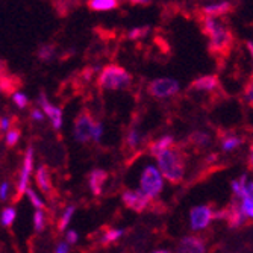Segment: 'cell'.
<instances>
[{
	"label": "cell",
	"instance_id": "obj_10",
	"mask_svg": "<svg viewBox=\"0 0 253 253\" xmlns=\"http://www.w3.org/2000/svg\"><path fill=\"white\" fill-rule=\"evenodd\" d=\"M177 253H205V243L197 237H185L177 246Z\"/></svg>",
	"mask_w": 253,
	"mask_h": 253
},
{
	"label": "cell",
	"instance_id": "obj_18",
	"mask_svg": "<svg viewBox=\"0 0 253 253\" xmlns=\"http://www.w3.org/2000/svg\"><path fill=\"white\" fill-rule=\"evenodd\" d=\"M240 210H241V212H243L244 217H249L250 218L253 215V200H252L250 196L243 197V205L240 206Z\"/></svg>",
	"mask_w": 253,
	"mask_h": 253
},
{
	"label": "cell",
	"instance_id": "obj_2",
	"mask_svg": "<svg viewBox=\"0 0 253 253\" xmlns=\"http://www.w3.org/2000/svg\"><path fill=\"white\" fill-rule=\"evenodd\" d=\"M158 164L161 167L164 177L169 179L171 183H179L183 177V171H185V164H183V158L177 150L167 149L156 155Z\"/></svg>",
	"mask_w": 253,
	"mask_h": 253
},
{
	"label": "cell",
	"instance_id": "obj_14",
	"mask_svg": "<svg viewBox=\"0 0 253 253\" xmlns=\"http://www.w3.org/2000/svg\"><path fill=\"white\" fill-rule=\"evenodd\" d=\"M218 85V78L217 76H202L199 79H196L191 86L196 89H205V91H211L214 88H217Z\"/></svg>",
	"mask_w": 253,
	"mask_h": 253
},
{
	"label": "cell",
	"instance_id": "obj_24",
	"mask_svg": "<svg viewBox=\"0 0 253 253\" xmlns=\"http://www.w3.org/2000/svg\"><path fill=\"white\" fill-rule=\"evenodd\" d=\"M241 143H243L241 138L231 136V138H227V140H224V143H223V147H224V150H232V149L238 147Z\"/></svg>",
	"mask_w": 253,
	"mask_h": 253
},
{
	"label": "cell",
	"instance_id": "obj_3",
	"mask_svg": "<svg viewBox=\"0 0 253 253\" xmlns=\"http://www.w3.org/2000/svg\"><path fill=\"white\" fill-rule=\"evenodd\" d=\"M130 75L119 65H108L99 78V86L105 89H123L130 85Z\"/></svg>",
	"mask_w": 253,
	"mask_h": 253
},
{
	"label": "cell",
	"instance_id": "obj_31",
	"mask_svg": "<svg viewBox=\"0 0 253 253\" xmlns=\"http://www.w3.org/2000/svg\"><path fill=\"white\" fill-rule=\"evenodd\" d=\"M26 193H28V196H29V199H31V202H32V205H34V206H37V208H42L44 203H42V202H41V199L35 194V191H34V190L28 188V190H26Z\"/></svg>",
	"mask_w": 253,
	"mask_h": 253
},
{
	"label": "cell",
	"instance_id": "obj_20",
	"mask_svg": "<svg viewBox=\"0 0 253 253\" xmlns=\"http://www.w3.org/2000/svg\"><path fill=\"white\" fill-rule=\"evenodd\" d=\"M14 220H15V210L14 208H6L2 212V224L9 227V226H12Z\"/></svg>",
	"mask_w": 253,
	"mask_h": 253
},
{
	"label": "cell",
	"instance_id": "obj_28",
	"mask_svg": "<svg viewBox=\"0 0 253 253\" xmlns=\"http://www.w3.org/2000/svg\"><path fill=\"white\" fill-rule=\"evenodd\" d=\"M34 221H35V229L38 232H41L44 229V214L38 210L34 215Z\"/></svg>",
	"mask_w": 253,
	"mask_h": 253
},
{
	"label": "cell",
	"instance_id": "obj_16",
	"mask_svg": "<svg viewBox=\"0 0 253 253\" xmlns=\"http://www.w3.org/2000/svg\"><path fill=\"white\" fill-rule=\"evenodd\" d=\"M120 3L116 2V0H89L88 2V8H91L93 11H109L117 8Z\"/></svg>",
	"mask_w": 253,
	"mask_h": 253
},
{
	"label": "cell",
	"instance_id": "obj_29",
	"mask_svg": "<svg viewBox=\"0 0 253 253\" xmlns=\"http://www.w3.org/2000/svg\"><path fill=\"white\" fill-rule=\"evenodd\" d=\"M52 123H53L55 129H59L61 125H62V111L59 108H55V112H53V116H52Z\"/></svg>",
	"mask_w": 253,
	"mask_h": 253
},
{
	"label": "cell",
	"instance_id": "obj_1",
	"mask_svg": "<svg viewBox=\"0 0 253 253\" xmlns=\"http://www.w3.org/2000/svg\"><path fill=\"white\" fill-rule=\"evenodd\" d=\"M203 32L211 38L210 49L214 53L227 52L232 44V34L226 26H223L214 17L203 18Z\"/></svg>",
	"mask_w": 253,
	"mask_h": 253
},
{
	"label": "cell",
	"instance_id": "obj_35",
	"mask_svg": "<svg viewBox=\"0 0 253 253\" xmlns=\"http://www.w3.org/2000/svg\"><path fill=\"white\" fill-rule=\"evenodd\" d=\"M6 196H8V183L3 182V183H2V187H0V199L5 200Z\"/></svg>",
	"mask_w": 253,
	"mask_h": 253
},
{
	"label": "cell",
	"instance_id": "obj_23",
	"mask_svg": "<svg viewBox=\"0 0 253 253\" xmlns=\"http://www.w3.org/2000/svg\"><path fill=\"white\" fill-rule=\"evenodd\" d=\"M40 105H41V108L44 109V112L47 114V116L52 119L53 112H55V108L47 102V99H45V94H44V93H41V96H40Z\"/></svg>",
	"mask_w": 253,
	"mask_h": 253
},
{
	"label": "cell",
	"instance_id": "obj_27",
	"mask_svg": "<svg viewBox=\"0 0 253 253\" xmlns=\"http://www.w3.org/2000/svg\"><path fill=\"white\" fill-rule=\"evenodd\" d=\"M52 55H53V47H50V45H42V47L40 49V52H38V56H40V59H42V61L50 59Z\"/></svg>",
	"mask_w": 253,
	"mask_h": 253
},
{
	"label": "cell",
	"instance_id": "obj_12",
	"mask_svg": "<svg viewBox=\"0 0 253 253\" xmlns=\"http://www.w3.org/2000/svg\"><path fill=\"white\" fill-rule=\"evenodd\" d=\"M234 5L231 2H218V3H210L203 8V12L208 15V17H212V15H221V14H226L229 11H232Z\"/></svg>",
	"mask_w": 253,
	"mask_h": 253
},
{
	"label": "cell",
	"instance_id": "obj_25",
	"mask_svg": "<svg viewBox=\"0 0 253 253\" xmlns=\"http://www.w3.org/2000/svg\"><path fill=\"white\" fill-rule=\"evenodd\" d=\"M18 138H20V129H11L9 132H8V135H6V144L9 146V147H12V146H15V143L18 141Z\"/></svg>",
	"mask_w": 253,
	"mask_h": 253
},
{
	"label": "cell",
	"instance_id": "obj_15",
	"mask_svg": "<svg viewBox=\"0 0 253 253\" xmlns=\"http://www.w3.org/2000/svg\"><path fill=\"white\" fill-rule=\"evenodd\" d=\"M226 218H227L229 226H231V227H238V226H241V224L244 223V218H246V217L243 215V212H241V210H240V206H237V205L234 203L232 208L227 211Z\"/></svg>",
	"mask_w": 253,
	"mask_h": 253
},
{
	"label": "cell",
	"instance_id": "obj_5",
	"mask_svg": "<svg viewBox=\"0 0 253 253\" xmlns=\"http://www.w3.org/2000/svg\"><path fill=\"white\" fill-rule=\"evenodd\" d=\"M179 84L174 79L163 78V79H155L149 85V93L155 97H170L177 93Z\"/></svg>",
	"mask_w": 253,
	"mask_h": 253
},
{
	"label": "cell",
	"instance_id": "obj_41",
	"mask_svg": "<svg viewBox=\"0 0 253 253\" xmlns=\"http://www.w3.org/2000/svg\"><path fill=\"white\" fill-rule=\"evenodd\" d=\"M153 253H170V252H167V250H156V252H153Z\"/></svg>",
	"mask_w": 253,
	"mask_h": 253
},
{
	"label": "cell",
	"instance_id": "obj_26",
	"mask_svg": "<svg viewBox=\"0 0 253 253\" xmlns=\"http://www.w3.org/2000/svg\"><path fill=\"white\" fill-rule=\"evenodd\" d=\"M73 212H75V206H70V208H67V211L64 212V215H62V218L59 221V229H61V231H64V227L68 224V221H70Z\"/></svg>",
	"mask_w": 253,
	"mask_h": 253
},
{
	"label": "cell",
	"instance_id": "obj_19",
	"mask_svg": "<svg viewBox=\"0 0 253 253\" xmlns=\"http://www.w3.org/2000/svg\"><path fill=\"white\" fill-rule=\"evenodd\" d=\"M191 140H193V143H194L196 146L203 147V146H206V144L210 143V135H208V133H203V132H197V133H194V135L191 136Z\"/></svg>",
	"mask_w": 253,
	"mask_h": 253
},
{
	"label": "cell",
	"instance_id": "obj_11",
	"mask_svg": "<svg viewBox=\"0 0 253 253\" xmlns=\"http://www.w3.org/2000/svg\"><path fill=\"white\" fill-rule=\"evenodd\" d=\"M108 174L103 170H93L89 174V188L94 196H99L102 193V185L105 183Z\"/></svg>",
	"mask_w": 253,
	"mask_h": 253
},
{
	"label": "cell",
	"instance_id": "obj_39",
	"mask_svg": "<svg viewBox=\"0 0 253 253\" xmlns=\"http://www.w3.org/2000/svg\"><path fill=\"white\" fill-rule=\"evenodd\" d=\"M32 117L35 120H42V112H40L38 109H35V111H32Z\"/></svg>",
	"mask_w": 253,
	"mask_h": 253
},
{
	"label": "cell",
	"instance_id": "obj_36",
	"mask_svg": "<svg viewBox=\"0 0 253 253\" xmlns=\"http://www.w3.org/2000/svg\"><path fill=\"white\" fill-rule=\"evenodd\" d=\"M67 240H68V243L75 244V243L78 241V234H76L75 231H68V232H67Z\"/></svg>",
	"mask_w": 253,
	"mask_h": 253
},
{
	"label": "cell",
	"instance_id": "obj_42",
	"mask_svg": "<svg viewBox=\"0 0 253 253\" xmlns=\"http://www.w3.org/2000/svg\"><path fill=\"white\" fill-rule=\"evenodd\" d=\"M247 45H249V50L252 52V50H253V47H252V41H249V42H247Z\"/></svg>",
	"mask_w": 253,
	"mask_h": 253
},
{
	"label": "cell",
	"instance_id": "obj_13",
	"mask_svg": "<svg viewBox=\"0 0 253 253\" xmlns=\"http://www.w3.org/2000/svg\"><path fill=\"white\" fill-rule=\"evenodd\" d=\"M37 185L40 187V190L44 193V194H50V190H52V185H50V179H49V171H47V167L42 166L38 169L37 171Z\"/></svg>",
	"mask_w": 253,
	"mask_h": 253
},
{
	"label": "cell",
	"instance_id": "obj_22",
	"mask_svg": "<svg viewBox=\"0 0 253 253\" xmlns=\"http://www.w3.org/2000/svg\"><path fill=\"white\" fill-rule=\"evenodd\" d=\"M244 188H246V176H243L240 182H237V180L232 182V190H234L235 196H238L241 199L244 196Z\"/></svg>",
	"mask_w": 253,
	"mask_h": 253
},
{
	"label": "cell",
	"instance_id": "obj_38",
	"mask_svg": "<svg viewBox=\"0 0 253 253\" xmlns=\"http://www.w3.org/2000/svg\"><path fill=\"white\" fill-rule=\"evenodd\" d=\"M55 253H68V246H67L65 243H61V244L58 246V249H56Z\"/></svg>",
	"mask_w": 253,
	"mask_h": 253
},
{
	"label": "cell",
	"instance_id": "obj_33",
	"mask_svg": "<svg viewBox=\"0 0 253 253\" xmlns=\"http://www.w3.org/2000/svg\"><path fill=\"white\" fill-rule=\"evenodd\" d=\"M102 125L100 123H94V126H93V130H91V138H94L96 141H99L100 140V136H102Z\"/></svg>",
	"mask_w": 253,
	"mask_h": 253
},
{
	"label": "cell",
	"instance_id": "obj_6",
	"mask_svg": "<svg viewBox=\"0 0 253 253\" xmlns=\"http://www.w3.org/2000/svg\"><path fill=\"white\" fill-rule=\"evenodd\" d=\"M93 126H94V123H93L91 116L86 111H82L75 123V138L79 143H86L91 138Z\"/></svg>",
	"mask_w": 253,
	"mask_h": 253
},
{
	"label": "cell",
	"instance_id": "obj_30",
	"mask_svg": "<svg viewBox=\"0 0 253 253\" xmlns=\"http://www.w3.org/2000/svg\"><path fill=\"white\" fill-rule=\"evenodd\" d=\"M147 32H149V28H147V26H144V28H138V29H132V31L129 32V38H130V40L141 38V37H144Z\"/></svg>",
	"mask_w": 253,
	"mask_h": 253
},
{
	"label": "cell",
	"instance_id": "obj_32",
	"mask_svg": "<svg viewBox=\"0 0 253 253\" xmlns=\"http://www.w3.org/2000/svg\"><path fill=\"white\" fill-rule=\"evenodd\" d=\"M12 99H14V102H15L20 108H25V106L28 105V97H26L25 94H21V93H14Z\"/></svg>",
	"mask_w": 253,
	"mask_h": 253
},
{
	"label": "cell",
	"instance_id": "obj_37",
	"mask_svg": "<svg viewBox=\"0 0 253 253\" xmlns=\"http://www.w3.org/2000/svg\"><path fill=\"white\" fill-rule=\"evenodd\" d=\"M9 127V119H0V130H8Z\"/></svg>",
	"mask_w": 253,
	"mask_h": 253
},
{
	"label": "cell",
	"instance_id": "obj_8",
	"mask_svg": "<svg viewBox=\"0 0 253 253\" xmlns=\"http://www.w3.org/2000/svg\"><path fill=\"white\" fill-rule=\"evenodd\" d=\"M212 220V211L210 206H197L191 210V227L193 229H205Z\"/></svg>",
	"mask_w": 253,
	"mask_h": 253
},
{
	"label": "cell",
	"instance_id": "obj_21",
	"mask_svg": "<svg viewBox=\"0 0 253 253\" xmlns=\"http://www.w3.org/2000/svg\"><path fill=\"white\" fill-rule=\"evenodd\" d=\"M125 232L122 231V229H109V231L106 232V235L103 237V243H111V241H116L119 240Z\"/></svg>",
	"mask_w": 253,
	"mask_h": 253
},
{
	"label": "cell",
	"instance_id": "obj_4",
	"mask_svg": "<svg viewBox=\"0 0 253 253\" xmlns=\"http://www.w3.org/2000/svg\"><path fill=\"white\" fill-rule=\"evenodd\" d=\"M161 190H163V176H161L156 167H152V166L146 167L141 176V191L149 199H152L158 196Z\"/></svg>",
	"mask_w": 253,
	"mask_h": 253
},
{
	"label": "cell",
	"instance_id": "obj_7",
	"mask_svg": "<svg viewBox=\"0 0 253 253\" xmlns=\"http://www.w3.org/2000/svg\"><path fill=\"white\" fill-rule=\"evenodd\" d=\"M149 197L143 191H125L123 193V202L127 208H130L135 212H143L146 206L149 205Z\"/></svg>",
	"mask_w": 253,
	"mask_h": 253
},
{
	"label": "cell",
	"instance_id": "obj_17",
	"mask_svg": "<svg viewBox=\"0 0 253 253\" xmlns=\"http://www.w3.org/2000/svg\"><path fill=\"white\" fill-rule=\"evenodd\" d=\"M170 146H173V136L167 135V136H163V138H161V140H158V141L150 147V152H152L153 156H156L158 153L167 150Z\"/></svg>",
	"mask_w": 253,
	"mask_h": 253
},
{
	"label": "cell",
	"instance_id": "obj_9",
	"mask_svg": "<svg viewBox=\"0 0 253 253\" xmlns=\"http://www.w3.org/2000/svg\"><path fill=\"white\" fill-rule=\"evenodd\" d=\"M32 161H34V150L32 149H28L26 156H25V164H23V170H21L20 180H18V187H17L18 197L23 193H26V190H28V180H29L31 171H32Z\"/></svg>",
	"mask_w": 253,
	"mask_h": 253
},
{
	"label": "cell",
	"instance_id": "obj_34",
	"mask_svg": "<svg viewBox=\"0 0 253 253\" xmlns=\"http://www.w3.org/2000/svg\"><path fill=\"white\" fill-rule=\"evenodd\" d=\"M138 140H140V138H138V132H136V130H132V132L129 133V136H127V143H129V146H130V147H135V146L138 144Z\"/></svg>",
	"mask_w": 253,
	"mask_h": 253
},
{
	"label": "cell",
	"instance_id": "obj_40",
	"mask_svg": "<svg viewBox=\"0 0 253 253\" xmlns=\"http://www.w3.org/2000/svg\"><path fill=\"white\" fill-rule=\"evenodd\" d=\"M247 102L249 105H252L253 99H252V84H249V88H247Z\"/></svg>",
	"mask_w": 253,
	"mask_h": 253
}]
</instances>
